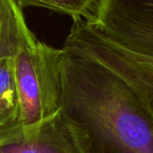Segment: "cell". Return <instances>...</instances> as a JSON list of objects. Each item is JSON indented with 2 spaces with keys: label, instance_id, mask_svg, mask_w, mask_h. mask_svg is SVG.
I'll use <instances>...</instances> for the list:
<instances>
[{
  "label": "cell",
  "instance_id": "obj_1",
  "mask_svg": "<svg viewBox=\"0 0 153 153\" xmlns=\"http://www.w3.org/2000/svg\"><path fill=\"white\" fill-rule=\"evenodd\" d=\"M61 108L89 132L95 153H153V131L129 88L65 39L58 63Z\"/></svg>",
  "mask_w": 153,
  "mask_h": 153
},
{
  "label": "cell",
  "instance_id": "obj_2",
  "mask_svg": "<svg viewBox=\"0 0 153 153\" xmlns=\"http://www.w3.org/2000/svg\"><path fill=\"white\" fill-rule=\"evenodd\" d=\"M60 48L36 43L13 56L21 124L45 119L61 108L58 83Z\"/></svg>",
  "mask_w": 153,
  "mask_h": 153
},
{
  "label": "cell",
  "instance_id": "obj_3",
  "mask_svg": "<svg viewBox=\"0 0 153 153\" xmlns=\"http://www.w3.org/2000/svg\"><path fill=\"white\" fill-rule=\"evenodd\" d=\"M108 68L132 91L153 131V58L111 42L89 22L74 19L66 38Z\"/></svg>",
  "mask_w": 153,
  "mask_h": 153
},
{
  "label": "cell",
  "instance_id": "obj_4",
  "mask_svg": "<svg viewBox=\"0 0 153 153\" xmlns=\"http://www.w3.org/2000/svg\"><path fill=\"white\" fill-rule=\"evenodd\" d=\"M0 153H95L86 127L62 108L31 124L0 128Z\"/></svg>",
  "mask_w": 153,
  "mask_h": 153
},
{
  "label": "cell",
  "instance_id": "obj_5",
  "mask_svg": "<svg viewBox=\"0 0 153 153\" xmlns=\"http://www.w3.org/2000/svg\"><path fill=\"white\" fill-rule=\"evenodd\" d=\"M89 22L116 45L153 58V0H99Z\"/></svg>",
  "mask_w": 153,
  "mask_h": 153
},
{
  "label": "cell",
  "instance_id": "obj_6",
  "mask_svg": "<svg viewBox=\"0 0 153 153\" xmlns=\"http://www.w3.org/2000/svg\"><path fill=\"white\" fill-rule=\"evenodd\" d=\"M38 41L15 0H0V59Z\"/></svg>",
  "mask_w": 153,
  "mask_h": 153
},
{
  "label": "cell",
  "instance_id": "obj_7",
  "mask_svg": "<svg viewBox=\"0 0 153 153\" xmlns=\"http://www.w3.org/2000/svg\"><path fill=\"white\" fill-rule=\"evenodd\" d=\"M20 104L13 56L0 59V128L19 122Z\"/></svg>",
  "mask_w": 153,
  "mask_h": 153
},
{
  "label": "cell",
  "instance_id": "obj_8",
  "mask_svg": "<svg viewBox=\"0 0 153 153\" xmlns=\"http://www.w3.org/2000/svg\"><path fill=\"white\" fill-rule=\"evenodd\" d=\"M18 5L23 9L28 6L47 8L74 19L91 21L99 0H15Z\"/></svg>",
  "mask_w": 153,
  "mask_h": 153
}]
</instances>
